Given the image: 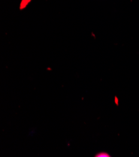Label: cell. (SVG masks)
<instances>
[{"label":"cell","instance_id":"6da1fadb","mask_svg":"<svg viewBox=\"0 0 139 157\" xmlns=\"http://www.w3.org/2000/svg\"><path fill=\"white\" fill-rule=\"evenodd\" d=\"M30 2H31V0H22V2L20 5V8L21 9L24 8L29 4V3Z\"/></svg>","mask_w":139,"mask_h":157}]
</instances>
